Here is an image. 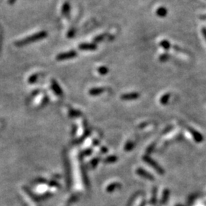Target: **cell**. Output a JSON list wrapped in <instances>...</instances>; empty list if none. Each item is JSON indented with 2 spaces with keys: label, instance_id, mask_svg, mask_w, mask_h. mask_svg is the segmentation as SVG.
I'll use <instances>...</instances> for the list:
<instances>
[{
  "label": "cell",
  "instance_id": "2e32d148",
  "mask_svg": "<svg viewBox=\"0 0 206 206\" xmlns=\"http://www.w3.org/2000/svg\"><path fill=\"white\" fill-rule=\"evenodd\" d=\"M173 48H174L175 51H177V52L183 53V54H190V52H189V51H186V50L183 49V48L180 47L176 46V45H175V46H173Z\"/></svg>",
  "mask_w": 206,
  "mask_h": 206
},
{
  "label": "cell",
  "instance_id": "83f0119b",
  "mask_svg": "<svg viewBox=\"0 0 206 206\" xmlns=\"http://www.w3.org/2000/svg\"><path fill=\"white\" fill-rule=\"evenodd\" d=\"M177 206H182V205H178Z\"/></svg>",
  "mask_w": 206,
  "mask_h": 206
},
{
  "label": "cell",
  "instance_id": "d4e9b609",
  "mask_svg": "<svg viewBox=\"0 0 206 206\" xmlns=\"http://www.w3.org/2000/svg\"><path fill=\"white\" fill-rule=\"evenodd\" d=\"M15 1L16 0H7V2H8V4H9V5H13L14 3L15 2Z\"/></svg>",
  "mask_w": 206,
  "mask_h": 206
},
{
  "label": "cell",
  "instance_id": "44dd1931",
  "mask_svg": "<svg viewBox=\"0 0 206 206\" xmlns=\"http://www.w3.org/2000/svg\"><path fill=\"white\" fill-rule=\"evenodd\" d=\"M117 158L115 157H108V158H106L105 160V161L106 163H114L116 161Z\"/></svg>",
  "mask_w": 206,
  "mask_h": 206
},
{
  "label": "cell",
  "instance_id": "7a4b0ae2",
  "mask_svg": "<svg viewBox=\"0 0 206 206\" xmlns=\"http://www.w3.org/2000/svg\"><path fill=\"white\" fill-rule=\"evenodd\" d=\"M77 56V53L75 51H70L67 52L60 53L56 57V60L58 61L66 60H70L75 58Z\"/></svg>",
  "mask_w": 206,
  "mask_h": 206
},
{
  "label": "cell",
  "instance_id": "3957f363",
  "mask_svg": "<svg viewBox=\"0 0 206 206\" xmlns=\"http://www.w3.org/2000/svg\"><path fill=\"white\" fill-rule=\"evenodd\" d=\"M79 49L83 51H93L97 49V45L94 43H82L79 45Z\"/></svg>",
  "mask_w": 206,
  "mask_h": 206
},
{
  "label": "cell",
  "instance_id": "30bf717a",
  "mask_svg": "<svg viewBox=\"0 0 206 206\" xmlns=\"http://www.w3.org/2000/svg\"><path fill=\"white\" fill-rule=\"evenodd\" d=\"M137 173H138V175L144 177V178L147 179H150V180L154 179V176H153L152 175H150V173H148L147 172H146L145 170H142V169H138V170H137Z\"/></svg>",
  "mask_w": 206,
  "mask_h": 206
},
{
  "label": "cell",
  "instance_id": "5bb4252c",
  "mask_svg": "<svg viewBox=\"0 0 206 206\" xmlns=\"http://www.w3.org/2000/svg\"><path fill=\"white\" fill-rule=\"evenodd\" d=\"M160 45L165 51H168V50H170V47H171V44H170V41H168L167 40H163V41H160Z\"/></svg>",
  "mask_w": 206,
  "mask_h": 206
},
{
  "label": "cell",
  "instance_id": "603a6c76",
  "mask_svg": "<svg viewBox=\"0 0 206 206\" xmlns=\"http://www.w3.org/2000/svg\"><path fill=\"white\" fill-rule=\"evenodd\" d=\"M133 146H134L133 143H131V142L128 143V144H127L126 147H125V150H130L132 149Z\"/></svg>",
  "mask_w": 206,
  "mask_h": 206
},
{
  "label": "cell",
  "instance_id": "cb8c5ba5",
  "mask_svg": "<svg viewBox=\"0 0 206 206\" xmlns=\"http://www.w3.org/2000/svg\"><path fill=\"white\" fill-rule=\"evenodd\" d=\"M202 35H203V36H204V38H205V41H206V28H203L202 29Z\"/></svg>",
  "mask_w": 206,
  "mask_h": 206
},
{
  "label": "cell",
  "instance_id": "6da1fadb",
  "mask_svg": "<svg viewBox=\"0 0 206 206\" xmlns=\"http://www.w3.org/2000/svg\"><path fill=\"white\" fill-rule=\"evenodd\" d=\"M47 36V33L45 31H40L34 33L32 35H28L25 38H22L20 40H18L15 41V44L17 47H22L25 46V45L29 44L30 43L35 42V41H38L40 40H42Z\"/></svg>",
  "mask_w": 206,
  "mask_h": 206
},
{
  "label": "cell",
  "instance_id": "7c38bea8",
  "mask_svg": "<svg viewBox=\"0 0 206 206\" xmlns=\"http://www.w3.org/2000/svg\"><path fill=\"white\" fill-rule=\"evenodd\" d=\"M189 130H190L192 134L193 135V137H194L195 140H196L197 142H201V141H203V137H202V134H200L199 132H197L196 131H195V130L192 129V128H189Z\"/></svg>",
  "mask_w": 206,
  "mask_h": 206
},
{
  "label": "cell",
  "instance_id": "9c48e42d",
  "mask_svg": "<svg viewBox=\"0 0 206 206\" xmlns=\"http://www.w3.org/2000/svg\"><path fill=\"white\" fill-rule=\"evenodd\" d=\"M104 88H101V87H96V88H93L89 90V93L90 96H99L101 95L103 92L105 91Z\"/></svg>",
  "mask_w": 206,
  "mask_h": 206
},
{
  "label": "cell",
  "instance_id": "4316f807",
  "mask_svg": "<svg viewBox=\"0 0 206 206\" xmlns=\"http://www.w3.org/2000/svg\"><path fill=\"white\" fill-rule=\"evenodd\" d=\"M1 31H0V47H1Z\"/></svg>",
  "mask_w": 206,
  "mask_h": 206
},
{
  "label": "cell",
  "instance_id": "ac0fdd59",
  "mask_svg": "<svg viewBox=\"0 0 206 206\" xmlns=\"http://www.w3.org/2000/svg\"><path fill=\"white\" fill-rule=\"evenodd\" d=\"M170 58V54H167V53H165V54H161V55H160V58H159V60H160L161 62H165V61H167Z\"/></svg>",
  "mask_w": 206,
  "mask_h": 206
},
{
  "label": "cell",
  "instance_id": "484cf974",
  "mask_svg": "<svg viewBox=\"0 0 206 206\" xmlns=\"http://www.w3.org/2000/svg\"><path fill=\"white\" fill-rule=\"evenodd\" d=\"M200 19H202V20H206V15H201V16H200Z\"/></svg>",
  "mask_w": 206,
  "mask_h": 206
},
{
  "label": "cell",
  "instance_id": "7402d4cb",
  "mask_svg": "<svg viewBox=\"0 0 206 206\" xmlns=\"http://www.w3.org/2000/svg\"><path fill=\"white\" fill-rule=\"evenodd\" d=\"M168 196H169V191L168 190H165V192H164V195H163V203H164V202H167V199H168Z\"/></svg>",
  "mask_w": 206,
  "mask_h": 206
},
{
  "label": "cell",
  "instance_id": "ffe728a7",
  "mask_svg": "<svg viewBox=\"0 0 206 206\" xmlns=\"http://www.w3.org/2000/svg\"><path fill=\"white\" fill-rule=\"evenodd\" d=\"M76 34V30L75 28H71V29H70L68 31V32H67V37L68 38H72V37H73L74 35H75Z\"/></svg>",
  "mask_w": 206,
  "mask_h": 206
},
{
  "label": "cell",
  "instance_id": "4fadbf2b",
  "mask_svg": "<svg viewBox=\"0 0 206 206\" xmlns=\"http://www.w3.org/2000/svg\"><path fill=\"white\" fill-rule=\"evenodd\" d=\"M108 36V34L107 33H105V34H101V35H98V36H96V38L93 39V43L94 44H97V43H99V42H102L103 40H105L106 38V37Z\"/></svg>",
  "mask_w": 206,
  "mask_h": 206
},
{
  "label": "cell",
  "instance_id": "8fae6325",
  "mask_svg": "<svg viewBox=\"0 0 206 206\" xmlns=\"http://www.w3.org/2000/svg\"><path fill=\"white\" fill-rule=\"evenodd\" d=\"M156 14H157V16H159V17L160 18H163V17H166L167 15V9H166L165 7H159L158 9H157V11H156Z\"/></svg>",
  "mask_w": 206,
  "mask_h": 206
},
{
  "label": "cell",
  "instance_id": "9a60e30c",
  "mask_svg": "<svg viewBox=\"0 0 206 206\" xmlns=\"http://www.w3.org/2000/svg\"><path fill=\"white\" fill-rule=\"evenodd\" d=\"M170 98V93H167V94H164L163 96L161 97V99H160V103H161V104H163V105H166L167 102H168Z\"/></svg>",
  "mask_w": 206,
  "mask_h": 206
},
{
  "label": "cell",
  "instance_id": "5b68a950",
  "mask_svg": "<svg viewBox=\"0 0 206 206\" xmlns=\"http://www.w3.org/2000/svg\"><path fill=\"white\" fill-rule=\"evenodd\" d=\"M70 5L69 3V2H65L64 4L61 6V10L60 13L61 15L64 16L65 18H69L70 16Z\"/></svg>",
  "mask_w": 206,
  "mask_h": 206
},
{
  "label": "cell",
  "instance_id": "277c9868",
  "mask_svg": "<svg viewBox=\"0 0 206 206\" xmlns=\"http://www.w3.org/2000/svg\"><path fill=\"white\" fill-rule=\"evenodd\" d=\"M140 97V95L138 93H125L121 96V99L125 101H132L138 99Z\"/></svg>",
  "mask_w": 206,
  "mask_h": 206
},
{
  "label": "cell",
  "instance_id": "52a82bcc",
  "mask_svg": "<svg viewBox=\"0 0 206 206\" xmlns=\"http://www.w3.org/2000/svg\"><path fill=\"white\" fill-rule=\"evenodd\" d=\"M51 87L53 89V91L56 93L58 96H62L63 91L61 89V88L60 87L58 83H57V81L54 80H51Z\"/></svg>",
  "mask_w": 206,
  "mask_h": 206
},
{
  "label": "cell",
  "instance_id": "d6986e66",
  "mask_svg": "<svg viewBox=\"0 0 206 206\" xmlns=\"http://www.w3.org/2000/svg\"><path fill=\"white\" fill-rule=\"evenodd\" d=\"M120 186V184H118V183H113V184H111L110 186H108L107 188V191L109 192H112L114 191V189H117V188L119 187Z\"/></svg>",
  "mask_w": 206,
  "mask_h": 206
},
{
  "label": "cell",
  "instance_id": "e0dca14e",
  "mask_svg": "<svg viewBox=\"0 0 206 206\" xmlns=\"http://www.w3.org/2000/svg\"><path fill=\"white\" fill-rule=\"evenodd\" d=\"M97 70L98 72H99V73H100L101 75H105V74L109 73V69H108V67H104V66L99 67Z\"/></svg>",
  "mask_w": 206,
  "mask_h": 206
},
{
  "label": "cell",
  "instance_id": "ba28073f",
  "mask_svg": "<svg viewBox=\"0 0 206 206\" xmlns=\"http://www.w3.org/2000/svg\"><path fill=\"white\" fill-rule=\"evenodd\" d=\"M41 72H35V73H31V75H29V76L28 77V83H31V84H32V83H36L37 81H38V78H39L40 76H41Z\"/></svg>",
  "mask_w": 206,
  "mask_h": 206
},
{
  "label": "cell",
  "instance_id": "8992f818",
  "mask_svg": "<svg viewBox=\"0 0 206 206\" xmlns=\"http://www.w3.org/2000/svg\"><path fill=\"white\" fill-rule=\"evenodd\" d=\"M144 161L147 162V163H149L151 167H154V168L155 169V170H157L159 173H160V174H163V170L160 167V166H158V164H157L156 162H154L152 159H150L148 157H144Z\"/></svg>",
  "mask_w": 206,
  "mask_h": 206
}]
</instances>
